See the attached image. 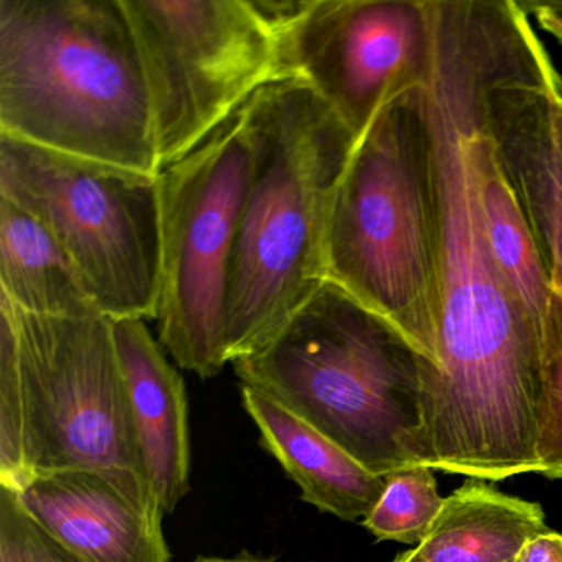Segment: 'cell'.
<instances>
[{
	"instance_id": "obj_18",
	"label": "cell",
	"mask_w": 562,
	"mask_h": 562,
	"mask_svg": "<svg viewBox=\"0 0 562 562\" xmlns=\"http://www.w3.org/2000/svg\"><path fill=\"white\" fill-rule=\"evenodd\" d=\"M443 498L429 467L416 465L387 475V485L364 528L378 539L420 544L442 509Z\"/></svg>"
},
{
	"instance_id": "obj_23",
	"label": "cell",
	"mask_w": 562,
	"mask_h": 562,
	"mask_svg": "<svg viewBox=\"0 0 562 562\" xmlns=\"http://www.w3.org/2000/svg\"><path fill=\"white\" fill-rule=\"evenodd\" d=\"M193 562H271L255 558H199Z\"/></svg>"
},
{
	"instance_id": "obj_16",
	"label": "cell",
	"mask_w": 562,
	"mask_h": 562,
	"mask_svg": "<svg viewBox=\"0 0 562 562\" xmlns=\"http://www.w3.org/2000/svg\"><path fill=\"white\" fill-rule=\"evenodd\" d=\"M0 292L38 317L103 315L74 259L27 210L0 196Z\"/></svg>"
},
{
	"instance_id": "obj_21",
	"label": "cell",
	"mask_w": 562,
	"mask_h": 562,
	"mask_svg": "<svg viewBox=\"0 0 562 562\" xmlns=\"http://www.w3.org/2000/svg\"><path fill=\"white\" fill-rule=\"evenodd\" d=\"M515 562H562V535L546 531L536 536L516 555Z\"/></svg>"
},
{
	"instance_id": "obj_8",
	"label": "cell",
	"mask_w": 562,
	"mask_h": 562,
	"mask_svg": "<svg viewBox=\"0 0 562 562\" xmlns=\"http://www.w3.org/2000/svg\"><path fill=\"white\" fill-rule=\"evenodd\" d=\"M149 88L160 172L259 91L294 80L265 0H123Z\"/></svg>"
},
{
	"instance_id": "obj_6",
	"label": "cell",
	"mask_w": 562,
	"mask_h": 562,
	"mask_svg": "<svg viewBox=\"0 0 562 562\" xmlns=\"http://www.w3.org/2000/svg\"><path fill=\"white\" fill-rule=\"evenodd\" d=\"M101 467L143 472L111 318L38 317L0 292V485Z\"/></svg>"
},
{
	"instance_id": "obj_20",
	"label": "cell",
	"mask_w": 562,
	"mask_h": 562,
	"mask_svg": "<svg viewBox=\"0 0 562 562\" xmlns=\"http://www.w3.org/2000/svg\"><path fill=\"white\" fill-rule=\"evenodd\" d=\"M0 562H85L25 509L18 492L0 485Z\"/></svg>"
},
{
	"instance_id": "obj_2",
	"label": "cell",
	"mask_w": 562,
	"mask_h": 562,
	"mask_svg": "<svg viewBox=\"0 0 562 562\" xmlns=\"http://www.w3.org/2000/svg\"><path fill=\"white\" fill-rule=\"evenodd\" d=\"M245 111L251 164L226 291L229 363L261 348L327 281L331 205L358 143L305 81L269 85Z\"/></svg>"
},
{
	"instance_id": "obj_22",
	"label": "cell",
	"mask_w": 562,
	"mask_h": 562,
	"mask_svg": "<svg viewBox=\"0 0 562 562\" xmlns=\"http://www.w3.org/2000/svg\"><path fill=\"white\" fill-rule=\"evenodd\" d=\"M519 8L532 15L542 31L562 44V2H518Z\"/></svg>"
},
{
	"instance_id": "obj_12",
	"label": "cell",
	"mask_w": 562,
	"mask_h": 562,
	"mask_svg": "<svg viewBox=\"0 0 562 562\" xmlns=\"http://www.w3.org/2000/svg\"><path fill=\"white\" fill-rule=\"evenodd\" d=\"M14 490L25 509L81 561L170 562L162 505L139 470H60Z\"/></svg>"
},
{
	"instance_id": "obj_7",
	"label": "cell",
	"mask_w": 562,
	"mask_h": 562,
	"mask_svg": "<svg viewBox=\"0 0 562 562\" xmlns=\"http://www.w3.org/2000/svg\"><path fill=\"white\" fill-rule=\"evenodd\" d=\"M0 196L34 215L74 259L108 318H157L159 173L0 136Z\"/></svg>"
},
{
	"instance_id": "obj_19",
	"label": "cell",
	"mask_w": 562,
	"mask_h": 562,
	"mask_svg": "<svg viewBox=\"0 0 562 562\" xmlns=\"http://www.w3.org/2000/svg\"><path fill=\"white\" fill-rule=\"evenodd\" d=\"M546 417L539 442L541 475L562 479V294L552 292L542 334Z\"/></svg>"
},
{
	"instance_id": "obj_1",
	"label": "cell",
	"mask_w": 562,
	"mask_h": 562,
	"mask_svg": "<svg viewBox=\"0 0 562 562\" xmlns=\"http://www.w3.org/2000/svg\"><path fill=\"white\" fill-rule=\"evenodd\" d=\"M436 14V68L424 90L439 215V361L424 391L420 465L499 482L541 473L542 335L493 258L473 172L492 15L475 0H442Z\"/></svg>"
},
{
	"instance_id": "obj_4",
	"label": "cell",
	"mask_w": 562,
	"mask_h": 562,
	"mask_svg": "<svg viewBox=\"0 0 562 562\" xmlns=\"http://www.w3.org/2000/svg\"><path fill=\"white\" fill-rule=\"evenodd\" d=\"M378 476L420 465L424 391L436 364L390 321L334 282L255 353L233 363Z\"/></svg>"
},
{
	"instance_id": "obj_3",
	"label": "cell",
	"mask_w": 562,
	"mask_h": 562,
	"mask_svg": "<svg viewBox=\"0 0 562 562\" xmlns=\"http://www.w3.org/2000/svg\"><path fill=\"white\" fill-rule=\"evenodd\" d=\"M0 136L160 173L123 0H0Z\"/></svg>"
},
{
	"instance_id": "obj_11",
	"label": "cell",
	"mask_w": 562,
	"mask_h": 562,
	"mask_svg": "<svg viewBox=\"0 0 562 562\" xmlns=\"http://www.w3.org/2000/svg\"><path fill=\"white\" fill-rule=\"evenodd\" d=\"M479 114L562 294V77L515 0L499 2Z\"/></svg>"
},
{
	"instance_id": "obj_13",
	"label": "cell",
	"mask_w": 562,
	"mask_h": 562,
	"mask_svg": "<svg viewBox=\"0 0 562 562\" xmlns=\"http://www.w3.org/2000/svg\"><path fill=\"white\" fill-rule=\"evenodd\" d=\"M136 429L143 473L172 513L189 492L190 436L186 384L144 318H111Z\"/></svg>"
},
{
	"instance_id": "obj_14",
	"label": "cell",
	"mask_w": 562,
	"mask_h": 562,
	"mask_svg": "<svg viewBox=\"0 0 562 562\" xmlns=\"http://www.w3.org/2000/svg\"><path fill=\"white\" fill-rule=\"evenodd\" d=\"M243 404L261 432L262 446L297 483L302 498L345 521L364 519L383 496L387 476L364 469L311 424L243 386Z\"/></svg>"
},
{
	"instance_id": "obj_9",
	"label": "cell",
	"mask_w": 562,
	"mask_h": 562,
	"mask_svg": "<svg viewBox=\"0 0 562 562\" xmlns=\"http://www.w3.org/2000/svg\"><path fill=\"white\" fill-rule=\"evenodd\" d=\"M246 111L159 173L162 213L160 344L179 367L213 378L229 363L225 305L249 179Z\"/></svg>"
},
{
	"instance_id": "obj_10",
	"label": "cell",
	"mask_w": 562,
	"mask_h": 562,
	"mask_svg": "<svg viewBox=\"0 0 562 562\" xmlns=\"http://www.w3.org/2000/svg\"><path fill=\"white\" fill-rule=\"evenodd\" d=\"M284 32L292 78L314 88L358 140L436 68V0H304Z\"/></svg>"
},
{
	"instance_id": "obj_17",
	"label": "cell",
	"mask_w": 562,
	"mask_h": 562,
	"mask_svg": "<svg viewBox=\"0 0 562 562\" xmlns=\"http://www.w3.org/2000/svg\"><path fill=\"white\" fill-rule=\"evenodd\" d=\"M496 14H498V5H496ZM493 31H495V24H493ZM490 45H492V41H490ZM486 60H488V55H486ZM483 78H485V74H483ZM479 108L480 97L472 133V160L486 239H488L490 249H492L499 271L505 276L509 288L513 289L531 321L535 322L539 334L542 335L544 334L549 302L554 292L551 279H549L548 269L542 262L541 252L536 245L528 218L519 205L518 196L509 186L508 179L496 159L495 150L480 126Z\"/></svg>"
},
{
	"instance_id": "obj_5",
	"label": "cell",
	"mask_w": 562,
	"mask_h": 562,
	"mask_svg": "<svg viewBox=\"0 0 562 562\" xmlns=\"http://www.w3.org/2000/svg\"><path fill=\"white\" fill-rule=\"evenodd\" d=\"M424 88L391 101L358 140L331 205L325 276L437 367L439 215Z\"/></svg>"
},
{
	"instance_id": "obj_15",
	"label": "cell",
	"mask_w": 562,
	"mask_h": 562,
	"mask_svg": "<svg viewBox=\"0 0 562 562\" xmlns=\"http://www.w3.org/2000/svg\"><path fill=\"white\" fill-rule=\"evenodd\" d=\"M549 531L538 503L505 495L469 479L443 498L420 544L394 562H515L536 536Z\"/></svg>"
}]
</instances>
